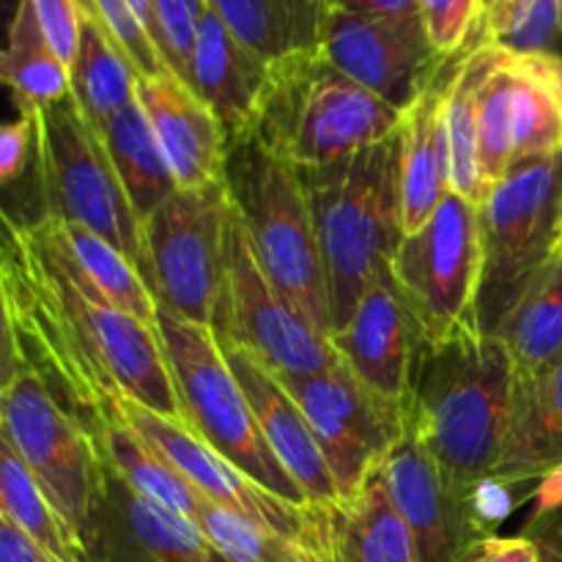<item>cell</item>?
I'll return each mask as SVG.
<instances>
[{
  "mask_svg": "<svg viewBox=\"0 0 562 562\" xmlns=\"http://www.w3.org/2000/svg\"><path fill=\"white\" fill-rule=\"evenodd\" d=\"M157 22V47L165 64L179 80L190 77V55L195 44L198 22L206 11V0H151Z\"/></svg>",
  "mask_w": 562,
  "mask_h": 562,
  "instance_id": "obj_38",
  "label": "cell"
},
{
  "mask_svg": "<svg viewBox=\"0 0 562 562\" xmlns=\"http://www.w3.org/2000/svg\"><path fill=\"white\" fill-rule=\"evenodd\" d=\"M558 256H562V228H560V241H558Z\"/></svg>",
  "mask_w": 562,
  "mask_h": 562,
  "instance_id": "obj_46",
  "label": "cell"
},
{
  "mask_svg": "<svg viewBox=\"0 0 562 562\" xmlns=\"http://www.w3.org/2000/svg\"><path fill=\"white\" fill-rule=\"evenodd\" d=\"M477 159L488 192L516 165L514 71H510V49L503 47H494L492 66L477 97Z\"/></svg>",
  "mask_w": 562,
  "mask_h": 562,
  "instance_id": "obj_35",
  "label": "cell"
},
{
  "mask_svg": "<svg viewBox=\"0 0 562 562\" xmlns=\"http://www.w3.org/2000/svg\"><path fill=\"white\" fill-rule=\"evenodd\" d=\"M77 9L104 27V33L135 69L137 80L173 75L157 47L151 0H77Z\"/></svg>",
  "mask_w": 562,
  "mask_h": 562,
  "instance_id": "obj_37",
  "label": "cell"
},
{
  "mask_svg": "<svg viewBox=\"0 0 562 562\" xmlns=\"http://www.w3.org/2000/svg\"><path fill=\"white\" fill-rule=\"evenodd\" d=\"M38 25L66 66H71L80 42V9L77 0H27Z\"/></svg>",
  "mask_w": 562,
  "mask_h": 562,
  "instance_id": "obj_41",
  "label": "cell"
},
{
  "mask_svg": "<svg viewBox=\"0 0 562 562\" xmlns=\"http://www.w3.org/2000/svg\"><path fill=\"white\" fill-rule=\"evenodd\" d=\"M0 562H55L16 525L0 516Z\"/></svg>",
  "mask_w": 562,
  "mask_h": 562,
  "instance_id": "obj_44",
  "label": "cell"
},
{
  "mask_svg": "<svg viewBox=\"0 0 562 562\" xmlns=\"http://www.w3.org/2000/svg\"><path fill=\"white\" fill-rule=\"evenodd\" d=\"M80 549L82 562H223L195 521L137 494L110 464Z\"/></svg>",
  "mask_w": 562,
  "mask_h": 562,
  "instance_id": "obj_16",
  "label": "cell"
},
{
  "mask_svg": "<svg viewBox=\"0 0 562 562\" xmlns=\"http://www.w3.org/2000/svg\"><path fill=\"white\" fill-rule=\"evenodd\" d=\"M401 121L316 47L269 64L250 132L296 168H318L395 135Z\"/></svg>",
  "mask_w": 562,
  "mask_h": 562,
  "instance_id": "obj_3",
  "label": "cell"
},
{
  "mask_svg": "<svg viewBox=\"0 0 562 562\" xmlns=\"http://www.w3.org/2000/svg\"><path fill=\"white\" fill-rule=\"evenodd\" d=\"M217 338L225 360L234 368L236 379H239L241 390L250 401L252 415H256L258 428L267 437L274 459L289 470V475L300 483V488L313 505H318V508L338 505L340 494L335 486V477L294 395L285 390L278 373L267 362L258 360L252 351H247L236 340L223 338V335H217Z\"/></svg>",
  "mask_w": 562,
  "mask_h": 562,
  "instance_id": "obj_18",
  "label": "cell"
},
{
  "mask_svg": "<svg viewBox=\"0 0 562 562\" xmlns=\"http://www.w3.org/2000/svg\"><path fill=\"white\" fill-rule=\"evenodd\" d=\"M159 338L173 373L184 426L263 488L294 505H313L300 483L274 459L250 401L220 349L214 327L159 311Z\"/></svg>",
  "mask_w": 562,
  "mask_h": 562,
  "instance_id": "obj_5",
  "label": "cell"
},
{
  "mask_svg": "<svg viewBox=\"0 0 562 562\" xmlns=\"http://www.w3.org/2000/svg\"><path fill=\"white\" fill-rule=\"evenodd\" d=\"M0 516L20 527L55 562H82L80 536L55 508L9 439L0 437Z\"/></svg>",
  "mask_w": 562,
  "mask_h": 562,
  "instance_id": "obj_33",
  "label": "cell"
},
{
  "mask_svg": "<svg viewBox=\"0 0 562 562\" xmlns=\"http://www.w3.org/2000/svg\"><path fill=\"white\" fill-rule=\"evenodd\" d=\"M231 198L223 184L176 190L143 220L140 274L159 311L212 327L225 274Z\"/></svg>",
  "mask_w": 562,
  "mask_h": 562,
  "instance_id": "obj_9",
  "label": "cell"
},
{
  "mask_svg": "<svg viewBox=\"0 0 562 562\" xmlns=\"http://www.w3.org/2000/svg\"><path fill=\"white\" fill-rule=\"evenodd\" d=\"M562 475V362L538 376H516L514 417L494 483L505 488Z\"/></svg>",
  "mask_w": 562,
  "mask_h": 562,
  "instance_id": "obj_22",
  "label": "cell"
},
{
  "mask_svg": "<svg viewBox=\"0 0 562 562\" xmlns=\"http://www.w3.org/2000/svg\"><path fill=\"white\" fill-rule=\"evenodd\" d=\"M71 99L93 126H102L137 99V75L113 38L80 11V42L69 66Z\"/></svg>",
  "mask_w": 562,
  "mask_h": 562,
  "instance_id": "obj_32",
  "label": "cell"
},
{
  "mask_svg": "<svg viewBox=\"0 0 562 562\" xmlns=\"http://www.w3.org/2000/svg\"><path fill=\"white\" fill-rule=\"evenodd\" d=\"M390 274L426 344L483 329L477 318L483 236L475 203L450 192L417 234L401 239Z\"/></svg>",
  "mask_w": 562,
  "mask_h": 562,
  "instance_id": "obj_8",
  "label": "cell"
},
{
  "mask_svg": "<svg viewBox=\"0 0 562 562\" xmlns=\"http://www.w3.org/2000/svg\"><path fill=\"white\" fill-rule=\"evenodd\" d=\"M499 340L514 360L516 376H538L562 362V256L536 274L503 324Z\"/></svg>",
  "mask_w": 562,
  "mask_h": 562,
  "instance_id": "obj_25",
  "label": "cell"
},
{
  "mask_svg": "<svg viewBox=\"0 0 562 562\" xmlns=\"http://www.w3.org/2000/svg\"><path fill=\"white\" fill-rule=\"evenodd\" d=\"M464 562H541L538 547L530 538L521 536H488L483 538Z\"/></svg>",
  "mask_w": 562,
  "mask_h": 562,
  "instance_id": "obj_43",
  "label": "cell"
},
{
  "mask_svg": "<svg viewBox=\"0 0 562 562\" xmlns=\"http://www.w3.org/2000/svg\"><path fill=\"white\" fill-rule=\"evenodd\" d=\"M195 525L223 562H327L305 543L209 499L198 510Z\"/></svg>",
  "mask_w": 562,
  "mask_h": 562,
  "instance_id": "obj_36",
  "label": "cell"
},
{
  "mask_svg": "<svg viewBox=\"0 0 562 562\" xmlns=\"http://www.w3.org/2000/svg\"><path fill=\"white\" fill-rule=\"evenodd\" d=\"M525 536L538 547L541 562H562V475L538 486V508Z\"/></svg>",
  "mask_w": 562,
  "mask_h": 562,
  "instance_id": "obj_40",
  "label": "cell"
},
{
  "mask_svg": "<svg viewBox=\"0 0 562 562\" xmlns=\"http://www.w3.org/2000/svg\"><path fill=\"white\" fill-rule=\"evenodd\" d=\"M33 228L53 247L55 256L66 267L75 269L82 280H88L104 300L146 322L148 327H159L157 300L143 280L140 269L124 252L115 250L93 231L77 223H66V220L42 217L38 223H33Z\"/></svg>",
  "mask_w": 562,
  "mask_h": 562,
  "instance_id": "obj_23",
  "label": "cell"
},
{
  "mask_svg": "<svg viewBox=\"0 0 562 562\" xmlns=\"http://www.w3.org/2000/svg\"><path fill=\"white\" fill-rule=\"evenodd\" d=\"M225 190L272 283L333 338L327 278L305 179L252 132L228 137Z\"/></svg>",
  "mask_w": 562,
  "mask_h": 562,
  "instance_id": "obj_4",
  "label": "cell"
},
{
  "mask_svg": "<svg viewBox=\"0 0 562 562\" xmlns=\"http://www.w3.org/2000/svg\"><path fill=\"white\" fill-rule=\"evenodd\" d=\"M36 115V173L44 214L93 231L140 269L143 223L126 198L102 137L64 97Z\"/></svg>",
  "mask_w": 562,
  "mask_h": 562,
  "instance_id": "obj_7",
  "label": "cell"
},
{
  "mask_svg": "<svg viewBox=\"0 0 562 562\" xmlns=\"http://www.w3.org/2000/svg\"><path fill=\"white\" fill-rule=\"evenodd\" d=\"M212 327L223 338L252 351L274 373L307 376L340 362L333 338L324 335L300 311V305L272 283L247 239L234 203L225 236L223 289Z\"/></svg>",
  "mask_w": 562,
  "mask_h": 562,
  "instance_id": "obj_10",
  "label": "cell"
},
{
  "mask_svg": "<svg viewBox=\"0 0 562 562\" xmlns=\"http://www.w3.org/2000/svg\"><path fill=\"white\" fill-rule=\"evenodd\" d=\"M137 102L151 121L179 190L223 184L228 132L184 80L176 75L137 80Z\"/></svg>",
  "mask_w": 562,
  "mask_h": 562,
  "instance_id": "obj_19",
  "label": "cell"
},
{
  "mask_svg": "<svg viewBox=\"0 0 562 562\" xmlns=\"http://www.w3.org/2000/svg\"><path fill=\"white\" fill-rule=\"evenodd\" d=\"M0 69L20 113H38L71 93L69 66L55 53L27 0H20L11 16Z\"/></svg>",
  "mask_w": 562,
  "mask_h": 562,
  "instance_id": "obj_30",
  "label": "cell"
},
{
  "mask_svg": "<svg viewBox=\"0 0 562 562\" xmlns=\"http://www.w3.org/2000/svg\"><path fill=\"white\" fill-rule=\"evenodd\" d=\"M516 368L497 335L477 329L423 344L409 431L467 492L494 483L514 417Z\"/></svg>",
  "mask_w": 562,
  "mask_h": 562,
  "instance_id": "obj_1",
  "label": "cell"
},
{
  "mask_svg": "<svg viewBox=\"0 0 562 562\" xmlns=\"http://www.w3.org/2000/svg\"><path fill=\"white\" fill-rule=\"evenodd\" d=\"M0 437L14 445L55 508L80 536L108 472L93 434L71 417L31 371L3 366Z\"/></svg>",
  "mask_w": 562,
  "mask_h": 562,
  "instance_id": "obj_11",
  "label": "cell"
},
{
  "mask_svg": "<svg viewBox=\"0 0 562 562\" xmlns=\"http://www.w3.org/2000/svg\"><path fill=\"white\" fill-rule=\"evenodd\" d=\"M516 165L562 151V58L510 53Z\"/></svg>",
  "mask_w": 562,
  "mask_h": 562,
  "instance_id": "obj_28",
  "label": "cell"
},
{
  "mask_svg": "<svg viewBox=\"0 0 562 562\" xmlns=\"http://www.w3.org/2000/svg\"><path fill=\"white\" fill-rule=\"evenodd\" d=\"M379 470L390 499L415 532L423 562H464L492 536L481 492L461 488L412 431Z\"/></svg>",
  "mask_w": 562,
  "mask_h": 562,
  "instance_id": "obj_15",
  "label": "cell"
},
{
  "mask_svg": "<svg viewBox=\"0 0 562 562\" xmlns=\"http://www.w3.org/2000/svg\"><path fill=\"white\" fill-rule=\"evenodd\" d=\"M311 423L324 461L349 503L409 431V412L390 404L351 373L344 360L327 371L278 373Z\"/></svg>",
  "mask_w": 562,
  "mask_h": 562,
  "instance_id": "obj_12",
  "label": "cell"
},
{
  "mask_svg": "<svg viewBox=\"0 0 562 562\" xmlns=\"http://www.w3.org/2000/svg\"><path fill=\"white\" fill-rule=\"evenodd\" d=\"M329 514L335 562H423L415 532L390 499L382 470Z\"/></svg>",
  "mask_w": 562,
  "mask_h": 562,
  "instance_id": "obj_24",
  "label": "cell"
},
{
  "mask_svg": "<svg viewBox=\"0 0 562 562\" xmlns=\"http://www.w3.org/2000/svg\"><path fill=\"white\" fill-rule=\"evenodd\" d=\"M423 344L426 340L393 280L371 285L349 322L333 333L335 351L351 373L373 393L406 412L412 404Z\"/></svg>",
  "mask_w": 562,
  "mask_h": 562,
  "instance_id": "obj_17",
  "label": "cell"
},
{
  "mask_svg": "<svg viewBox=\"0 0 562 562\" xmlns=\"http://www.w3.org/2000/svg\"><path fill=\"white\" fill-rule=\"evenodd\" d=\"M300 170L316 223L335 333L371 285L393 280L390 263L404 239L401 130L338 162Z\"/></svg>",
  "mask_w": 562,
  "mask_h": 562,
  "instance_id": "obj_2",
  "label": "cell"
},
{
  "mask_svg": "<svg viewBox=\"0 0 562 562\" xmlns=\"http://www.w3.org/2000/svg\"><path fill=\"white\" fill-rule=\"evenodd\" d=\"M417 11L434 49L445 60L459 58L472 47L481 0H417Z\"/></svg>",
  "mask_w": 562,
  "mask_h": 562,
  "instance_id": "obj_39",
  "label": "cell"
},
{
  "mask_svg": "<svg viewBox=\"0 0 562 562\" xmlns=\"http://www.w3.org/2000/svg\"><path fill=\"white\" fill-rule=\"evenodd\" d=\"M329 9L357 11V14H382V16H406L420 14L417 0H324Z\"/></svg>",
  "mask_w": 562,
  "mask_h": 562,
  "instance_id": "obj_45",
  "label": "cell"
},
{
  "mask_svg": "<svg viewBox=\"0 0 562 562\" xmlns=\"http://www.w3.org/2000/svg\"><path fill=\"white\" fill-rule=\"evenodd\" d=\"M492 44H472L456 64L445 93V124L450 140V184L456 195L481 206L488 195L477 159V97L492 66Z\"/></svg>",
  "mask_w": 562,
  "mask_h": 562,
  "instance_id": "obj_29",
  "label": "cell"
},
{
  "mask_svg": "<svg viewBox=\"0 0 562 562\" xmlns=\"http://www.w3.org/2000/svg\"><path fill=\"white\" fill-rule=\"evenodd\" d=\"M97 442L108 464L137 494L195 521L198 510L203 508L206 497L137 428H132L124 420V415L113 417L97 434Z\"/></svg>",
  "mask_w": 562,
  "mask_h": 562,
  "instance_id": "obj_31",
  "label": "cell"
},
{
  "mask_svg": "<svg viewBox=\"0 0 562 562\" xmlns=\"http://www.w3.org/2000/svg\"><path fill=\"white\" fill-rule=\"evenodd\" d=\"M318 49L329 64L401 113L450 64L434 49L420 14L382 16L329 9Z\"/></svg>",
  "mask_w": 562,
  "mask_h": 562,
  "instance_id": "obj_14",
  "label": "cell"
},
{
  "mask_svg": "<svg viewBox=\"0 0 562 562\" xmlns=\"http://www.w3.org/2000/svg\"><path fill=\"white\" fill-rule=\"evenodd\" d=\"M31 151H36V115L20 113V119L11 121L0 132V179L3 184L20 179Z\"/></svg>",
  "mask_w": 562,
  "mask_h": 562,
  "instance_id": "obj_42",
  "label": "cell"
},
{
  "mask_svg": "<svg viewBox=\"0 0 562 562\" xmlns=\"http://www.w3.org/2000/svg\"><path fill=\"white\" fill-rule=\"evenodd\" d=\"M481 212L483 278L477 318L497 333L536 274L558 256L562 228V151L514 165Z\"/></svg>",
  "mask_w": 562,
  "mask_h": 562,
  "instance_id": "obj_6",
  "label": "cell"
},
{
  "mask_svg": "<svg viewBox=\"0 0 562 562\" xmlns=\"http://www.w3.org/2000/svg\"><path fill=\"white\" fill-rule=\"evenodd\" d=\"M267 75V60L241 44L206 0L192 44L187 86L214 110L228 137L252 130Z\"/></svg>",
  "mask_w": 562,
  "mask_h": 562,
  "instance_id": "obj_20",
  "label": "cell"
},
{
  "mask_svg": "<svg viewBox=\"0 0 562 562\" xmlns=\"http://www.w3.org/2000/svg\"><path fill=\"white\" fill-rule=\"evenodd\" d=\"M108 148L113 168L124 184L126 198L135 206L137 217L143 220L162 206L179 184L173 179L168 157L159 146L157 135L151 130V121L143 113L140 102H130L124 110L104 121L102 126H93Z\"/></svg>",
  "mask_w": 562,
  "mask_h": 562,
  "instance_id": "obj_27",
  "label": "cell"
},
{
  "mask_svg": "<svg viewBox=\"0 0 562 562\" xmlns=\"http://www.w3.org/2000/svg\"><path fill=\"white\" fill-rule=\"evenodd\" d=\"M121 415L143 434L209 503L236 510L258 525L305 543L327 562H335L333 514L318 505H294L263 488L228 459L209 448L184 423L165 417L135 401H121Z\"/></svg>",
  "mask_w": 562,
  "mask_h": 562,
  "instance_id": "obj_13",
  "label": "cell"
},
{
  "mask_svg": "<svg viewBox=\"0 0 562 562\" xmlns=\"http://www.w3.org/2000/svg\"><path fill=\"white\" fill-rule=\"evenodd\" d=\"M472 44L562 58V0H481Z\"/></svg>",
  "mask_w": 562,
  "mask_h": 562,
  "instance_id": "obj_34",
  "label": "cell"
},
{
  "mask_svg": "<svg viewBox=\"0 0 562 562\" xmlns=\"http://www.w3.org/2000/svg\"><path fill=\"white\" fill-rule=\"evenodd\" d=\"M464 55V53H461ZM459 55V58H461ZM459 58L423 91L401 121V223L404 236L417 234L439 203L453 192L450 184V140L445 124V93Z\"/></svg>",
  "mask_w": 562,
  "mask_h": 562,
  "instance_id": "obj_21",
  "label": "cell"
},
{
  "mask_svg": "<svg viewBox=\"0 0 562 562\" xmlns=\"http://www.w3.org/2000/svg\"><path fill=\"white\" fill-rule=\"evenodd\" d=\"M225 25L267 64L322 44L324 0H209Z\"/></svg>",
  "mask_w": 562,
  "mask_h": 562,
  "instance_id": "obj_26",
  "label": "cell"
}]
</instances>
